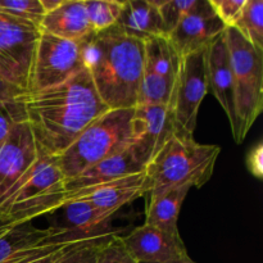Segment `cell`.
Returning a JSON list of instances; mask_svg holds the SVG:
<instances>
[{
  "label": "cell",
  "instance_id": "1f68e13d",
  "mask_svg": "<svg viewBox=\"0 0 263 263\" xmlns=\"http://www.w3.org/2000/svg\"><path fill=\"white\" fill-rule=\"evenodd\" d=\"M247 166L249 172L257 179L263 177V144L259 143L249 152L247 157Z\"/></svg>",
  "mask_w": 263,
  "mask_h": 263
},
{
  "label": "cell",
  "instance_id": "7402d4cb",
  "mask_svg": "<svg viewBox=\"0 0 263 263\" xmlns=\"http://www.w3.org/2000/svg\"><path fill=\"white\" fill-rule=\"evenodd\" d=\"M180 57L167 36L144 41V69L164 79L176 81Z\"/></svg>",
  "mask_w": 263,
  "mask_h": 263
},
{
  "label": "cell",
  "instance_id": "836d02e7",
  "mask_svg": "<svg viewBox=\"0 0 263 263\" xmlns=\"http://www.w3.org/2000/svg\"><path fill=\"white\" fill-rule=\"evenodd\" d=\"M64 0H40V4L41 7H43L44 12L49 13V12H53V10H55L57 8H59L62 5V3H63Z\"/></svg>",
  "mask_w": 263,
  "mask_h": 263
},
{
  "label": "cell",
  "instance_id": "d590c367",
  "mask_svg": "<svg viewBox=\"0 0 263 263\" xmlns=\"http://www.w3.org/2000/svg\"><path fill=\"white\" fill-rule=\"evenodd\" d=\"M8 226H9V225H8V223H4V222H0V234H2V233H3V231H4V230H5V229H7V228H8Z\"/></svg>",
  "mask_w": 263,
  "mask_h": 263
},
{
  "label": "cell",
  "instance_id": "f546056e",
  "mask_svg": "<svg viewBox=\"0 0 263 263\" xmlns=\"http://www.w3.org/2000/svg\"><path fill=\"white\" fill-rule=\"evenodd\" d=\"M197 0H163L158 8L167 36L176 28L180 21L193 9Z\"/></svg>",
  "mask_w": 263,
  "mask_h": 263
},
{
  "label": "cell",
  "instance_id": "4dcf8cb0",
  "mask_svg": "<svg viewBox=\"0 0 263 263\" xmlns=\"http://www.w3.org/2000/svg\"><path fill=\"white\" fill-rule=\"evenodd\" d=\"M208 2L217 17L225 23L226 27H233L247 0H208Z\"/></svg>",
  "mask_w": 263,
  "mask_h": 263
},
{
  "label": "cell",
  "instance_id": "ba28073f",
  "mask_svg": "<svg viewBox=\"0 0 263 263\" xmlns=\"http://www.w3.org/2000/svg\"><path fill=\"white\" fill-rule=\"evenodd\" d=\"M85 68L81 41L64 40L41 31L28 92H39L58 86Z\"/></svg>",
  "mask_w": 263,
  "mask_h": 263
},
{
  "label": "cell",
  "instance_id": "e575fe53",
  "mask_svg": "<svg viewBox=\"0 0 263 263\" xmlns=\"http://www.w3.org/2000/svg\"><path fill=\"white\" fill-rule=\"evenodd\" d=\"M79 241V240H77ZM74 243H76V241H74ZM73 244V243H72ZM72 244H69V246H72ZM69 246H67V247H64L63 249H61V251H58V252H55V253H53V254H49V256H46V257H43V258H40V259H36V261H33V262H30V263H54L57 261V259H58V257L61 256L62 253H63L64 251H66L67 248H68Z\"/></svg>",
  "mask_w": 263,
  "mask_h": 263
},
{
  "label": "cell",
  "instance_id": "4316f807",
  "mask_svg": "<svg viewBox=\"0 0 263 263\" xmlns=\"http://www.w3.org/2000/svg\"><path fill=\"white\" fill-rule=\"evenodd\" d=\"M103 238H92L79 240L69 246L54 263H95L97 253Z\"/></svg>",
  "mask_w": 263,
  "mask_h": 263
},
{
  "label": "cell",
  "instance_id": "9c48e42d",
  "mask_svg": "<svg viewBox=\"0 0 263 263\" xmlns=\"http://www.w3.org/2000/svg\"><path fill=\"white\" fill-rule=\"evenodd\" d=\"M208 92L205 48L180 58L172 112L176 133L193 138L200 104Z\"/></svg>",
  "mask_w": 263,
  "mask_h": 263
},
{
  "label": "cell",
  "instance_id": "52a82bcc",
  "mask_svg": "<svg viewBox=\"0 0 263 263\" xmlns=\"http://www.w3.org/2000/svg\"><path fill=\"white\" fill-rule=\"evenodd\" d=\"M40 35L39 26L0 12V76L25 92Z\"/></svg>",
  "mask_w": 263,
  "mask_h": 263
},
{
  "label": "cell",
  "instance_id": "83f0119b",
  "mask_svg": "<svg viewBox=\"0 0 263 263\" xmlns=\"http://www.w3.org/2000/svg\"><path fill=\"white\" fill-rule=\"evenodd\" d=\"M95 263H138L127 247L123 243L122 236L110 235L100 243Z\"/></svg>",
  "mask_w": 263,
  "mask_h": 263
},
{
  "label": "cell",
  "instance_id": "8992f818",
  "mask_svg": "<svg viewBox=\"0 0 263 263\" xmlns=\"http://www.w3.org/2000/svg\"><path fill=\"white\" fill-rule=\"evenodd\" d=\"M225 39L235 95V143L240 144L263 109V51L257 50L234 27H226Z\"/></svg>",
  "mask_w": 263,
  "mask_h": 263
},
{
  "label": "cell",
  "instance_id": "30bf717a",
  "mask_svg": "<svg viewBox=\"0 0 263 263\" xmlns=\"http://www.w3.org/2000/svg\"><path fill=\"white\" fill-rule=\"evenodd\" d=\"M174 134H176V127L172 108L136 105L133 117L134 143L131 148L144 166H148Z\"/></svg>",
  "mask_w": 263,
  "mask_h": 263
},
{
  "label": "cell",
  "instance_id": "2e32d148",
  "mask_svg": "<svg viewBox=\"0 0 263 263\" xmlns=\"http://www.w3.org/2000/svg\"><path fill=\"white\" fill-rule=\"evenodd\" d=\"M148 179L144 172V174L125 177V179L117 180L109 184L100 185L77 199L86 200L92 207L103 212H109L115 215L121 207L144 197L148 194Z\"/></svg>",
  "mask_w": 263,
  "mask_h": 263
},
{
  "label": "cell",
  "instance_id": "603a6c76",
  "mask_svg": "<svg viewBox=\"0 0 263 263\" xmlns=\"http://www.w3.org/2000/svg\"><path fill=\"white\" fill-rule=\"evenodd\" d=\"M176 81L144 69L136 105H164L172 108Z\"/></svg>",
  "mask_w": 263,
  "mask_h": 263
},
{
  "label": "cell",
  "instance_id": "277c9868",
  "mask_svg": "<svg viewBox=\"0 0 263 263\" xmlns=\"http://www.w3.org/2000/svg\"><path fill=\"white\" fill-rule=\"evenodd\" d=\"M64 176L55 158L40 157L0 200V222L20 225L61 210Z\"/></svg>",
  "mask_w": 263,
  "mask_h": 263
},
{
  "label": "cell",
  "instance_id": "6da1fadb",
  "mask_svg": "<svg viewBox=\"0 0 263 263\" xmlns=\"http://www.w3.org/2000/svg\"><path fill=\"white\" fill-rule=\"evenodd\" d=\"M22 99L39 156L50 158L61 156L90 123L109 110L86 68L58 86L28 92Z\"/></svg>",
  "mask_w": 263,
  "mask_h": 263
},
{
  "label": "cell",
  "instance_id": "d6986e66",
  "mask_svg": "<svg viewBox=\"0 0 263 263\" xmlns=\"http://www.w3.org/2000/svg\"><path fill=\"white\" fill-rule=\"evenodd\" d=\"M61 238L79 239L63 228L35 229L27 223L9 225L0 234V263H7L12 257L32 247Z\"/></svg>",
  "mask_w": 263,
  "mask_h": 263
},
{
  "label": "cell",
  "instance_id": "cb8c5ba5",
  "mask_svg": "<svg viewBox=\"0 0 263 263\" xmlns=\"http://www.w3.org/2000/svg\"><path fill=\"white\" fill-rule=\"evenodd\" d=\"M233 27L254 46L263 51V2L247 0Z\"/></svg>",
  "mask_w": 263,
  "mask_h": 263
},
{
  "label": "cell",
  "instance_id": "5b68a950",
  "mask_svg": "<svg viewBox=\"0 0 263 263\" xmlns=\"http://www.w3.org/2000/svg\"><path fill=\"white\" fill-rule=\"evenodd\" d=\"M134 109L135 108L107 110L57 157L55 162L64 180L77 176L85 170L122 153L133 145Z\"/></svg>",
  "mask_w": 263,
  "mask_h": 263
},
{
  "label": "cell",
  "instance_id": "44dd1931",
  "mask_svg": "<svg viewBox=\"0 0 263 263\" xmlns=\"http://www.w3.org/2000/svg\"><path fill=\"white\" fill-rule=\"evenodd\" d=\"M192 186H179L166 192L149 194L146 205V225L171 234H179L177 220H179L181 205Z\"/></svg>",
  "mask_w": 263,
  "mask_h": 263
},
{
  "label": "cell",
  "instance_id": "8fae6325",
  "mask_svg": "<svg viewBox=\"0 0 263 263\" xmlns=\"http://www.w3.org/2000/svg\"><path fill=\"white\" fill-rule=\"evenodd\" d=\"M145 170L146 167L136 158L133 148L130 146L122 153H118L94 164L77 176L64 180V190H66L64 203L84 197L85 194L100 185L144 174Z\"/></svg>",
  "mask_w": 263,
  "mask_h": 263
},
{
  "label": "cell",
  "instance_id": "484cf974",
  "mask_svg": "<svg viewBox=\"0 0 263 263\" xmlns=\"http://www.w3.org/2000/svg\"><path fill=\"white\" fill-rule=\"evenodd\" d=\"M0 12L28 21L39 27L45 15L40 0H0Z\"/></svg>",
  "mask_w": 263,
  "mask_h": 263
},
{
  "label": "cell",
  "instance_id": "ac0fdd59",
  "mask_svg": "<svg viewBox=\"0 0 263 263\" xmlns=\"http://www.w3.org/2000/svg\"><path fill=\"white\" fill-rule=\"evenodd\" d=\"M116 27L125 35L141 41L167 36L159 10L149 0H125Z\"/></svg>",
  "mask_w": 263,
  "mask_h": 263
},
{
  "label": "cell",
  "instance_id": "f1b7e54d",
  "mask_svg": "<svg viewBox=\"0 0 263 263\" xmlns=\"http://www.w3.org/2000/svg\"><path fill=\"white\" fill-rule=\"evenodd\" d=\"M22 98L0 103V144L7 139L15 126L26 122V110Z\"/></svg>",
  "mask_w": 263,
  "mask_h": 263
},
{
  "label": "cell",
  "instance_id": "ffe728a7",
  "mask_svg": "<svg viewBox=\"0 0 263 263\" xmlns=\"http://www.w3.org/2000/svg\"><path fill=\"white\" fill-rule=\"evenodd\" d=\"M61 210L64 211L63 216L66 225L59 228L66 229L79 239L105 236V229L109 225L110 218L113 217V213L103 212L84 199L66 202Z\"/></svg>",
  "mask_w": 263,
  "mask_h": 263
},
{
  "label": "cell",
  "instance_id": "4fadbf2b",
  "mask_svg": "<svg viewBox=\"0 0 263 263\" xmlns=\"http://www.w3.org/2000/svg\"><path fill=\"white\" fill-rule=\"evenodd\" d=\"M122 239L138 263H179L189 259L180 234L167 233L146 223Z\"/></svg>",
  "mask_w": 263,
  "mask_h": 263
},
{
  "label": "cell",
  "instance_id": "8d00e7d4",
  "mask_svg": "<svg viewBox=\"0 0 263 263\" xmlns=\"http://www.w3.org/2000/svg\"><path fill=\"white\" fill-rule=\"evenodd\" d=\"M179 263H193L190 259H186V261H182V262H179Z\"/></svg>",
  "mask_w": 263,
  "mask_h": 263
},
{
  "label": "cell",
  "instance_id": "9a60e30c",
  "mask_svg": "<svg viewBox=\"0 0 263 263\" xmlns=\"http://www.w3.org/2000/svg\"><path fill=\"white\" fill-rule=\"evenodd\" d=\"M205 69H207L208 90L218 100L223 112L229 118L234 140L238 136V122H236L235 95H234L233 71L226 45L225 31L213 39L205 48Z\"/></svg>",
  "mask_w": 263,
  "mask_h": 263
},
{
  "label": "cell",
  "instance_id": "3957f363",
  "mask_svg": "<svg viewBox=\"0 0 263 263\" xmlns=\"http://www.w3.org/2000/svg\"><path fill=\"white\" fill-rule=\"evenodd\" d=\"M221 148L174 134L146 166L148 194L179 186L202 187L211 180Z\"/></svg>",
  "mask_w": 263,
  "mask_h": 263
},
{
  "label": "cell",
  "instance_id": "d6a6232c",
  "mask_svg": "<svg viewBox=\"0 0 263 263\" xmlns=\"http://www.w3.org/2000/svg\"><path fill=\"white\" fill-rule=\"evenodd\" d=\"M26 94H27V92H25L23 90L10 85L9 82H7L2 76H0V103L20 99V98H22L23 95Z\"/></svg>",
  "mask_w": 263,
  "mask_h": 263
},
{
  "label": "cell",
  "instance_id": "d4e9b609",
  "mask_svg": "<svg viewBox=\"0 0 263 263\" xmlns=\"http://www.w3.org/2000/svg\"><path fill=\"white\" fill-rule=\"evenodd\" d=\"M87 21L92 32L115 27L122 10L121 0H84Z\"/></svg>",
  "mask_w": 263,
  "mask_h": 263
},
{
  "label": "cell",
  "instance_id": "7a4b0ae2",
  "mask_svg": "<svg viewBox=\"0 0 263 263\" xmlns=\"http://www.w3.org/2000/svg\"><path fill=\"white\" fill-rule=\"evenodd\" d=\"M81 43L85 67L103 103L109 109L135 108L144 74V41L115 26Z\"/></svg>",
  "mask_w": 263,
  "mask_h": 263
},
{
  "label": "cell",
  "instance_id": "e0dca14e",
  "mask_svg": "<svg viewBox=\"0 0 263 263\" xmlns=\"http://www.w3.org/2000/svg\"><path fill=\"white\" fill-rule=\"evenodd\" d=\"M40 30L77 43L94 33L87 21L84 0H64L61 7L44 15Z\"/></svg>",
  "mask_w": 263,
  "mask_h": 263
},
{
  "label": "cell",
  "instance_id": "5bb4252c",
  "mask_svg": "<svg viewBox=\"0 0 263 263\" xmlns=\"http://www.w3.org/2000/svg\"><path fill=\"white\" fill-rule=\"evenodd\" d=\"M37 158L30 126L27 122L20 123L0 144V200Z\"/></svg>",
  "mask_w": 263,
  "mask_h": 263
},
{
  "label": "cell",
  "instance_id": "7c38bea8",
  "mask_svg": "<svg viewBox=\"0 0 263 263\" xmlns=\"http://www.w3.org/2000/svg\"><path fill=\"white\" fill-rule=\"evenodd\" d=\"M226 30V26L208 0H197L193 9L168 35L179 57L207 48L208 44Z\"/></svg>",
  "mask_w": 263,
  "mask_h": 263
}]
</instances>
